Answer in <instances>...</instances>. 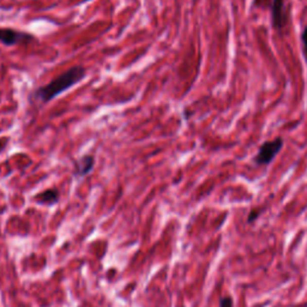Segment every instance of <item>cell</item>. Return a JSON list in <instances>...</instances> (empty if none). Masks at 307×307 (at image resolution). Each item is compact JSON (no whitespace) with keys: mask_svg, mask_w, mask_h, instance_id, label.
I'll return each instance as SVG.
<instances>
[{"mask_svg":"<svg viewBox=\"0 0 307 307\" xmlns=\"http://www.w3.org/2000/svg\"><path fill=\"white\" fill-rule=\"evenodd\" d=\"M220 307H233V300L232 297L226 296L221 300V305Z\"/></svg>","mask_w":307,"mask_h":307,"instance_id":"8","label":"cell"},{"mask_svg":"<svg viewBox=\"0 0 307 307\" xmlns=\"http://www.w3.org/2000/svg\"><path fill=\"white\" fill-rule=\"evenodd\" d=\"M301 41H302V46H303V54H305L306 60H307V27H305V29L302 30Z\"/></svg>","mask_w":307,"mask_h":307,"instance_id":"7","label":"cell"},{"mask_svg":"<svg viewBox=\"0 0 307 307\" xmlns=\"http://www.w3.org/2000/svg\"><path fill=\"white\" fill-rule=\"evenodd\" d=\"M288 22V6L286 0H274L271 5V23L276 30H282Z\"/></svg>","mask_w":307,"mask_h":307,"instance_id":"4","label":"cell"},{"mask_svg":"<svg viewBox=\"0 0 307 307\" xmlns=\"http://www.w3.org/2000/svg\"><path fill=\"white\" fill-rule=\"evenodd\" d=\"M283 146V139L277 137L271 142H265L263 145L259 146L257 155L254 156V162L259 166H265L273 162L276 155L281 151Z\"/></svg>","mask_w":307,"mask_h":307,"instance_id":"2","label":"cell"},{"mask_svg":"<svg viewBox=\"0 0 307 307\" xmlns=\"http://www.w3.org/2000/svg\"><path fill=\"white\" fill-rule=\"evenodd\" d=\"M86 75L85 69L83 66H73L71 69L67 70L63 75L58 76L53 81H50L48 84L40 86L35 91V98L38 101L47 104V102L52 101L57 96L63 94L64 91L69 90L72 86L78 84L82 79H84Z\"/></svg>","mask_w":307,"mask_h":307,"instance_id":"1","label":"cell"},{"mask_svg":"<svg viewBox=\"0 0 307 307\" xmlns=\"http://www.w3.org/2000/svg\"><path fill=\"white\" fill-rule=\"evenodd\" d=\"M95 165V158L92 155H84L75 161V177H85L92 171Z\"/></svg>","mask_w":307,"mask_h":307,"instance_id":"5","label":"cell"},{"mask_svg":"<svg viewBox=\"0 0 307 307\" xmlns=\"http://www.w3.org/2000/svg\"><path fill=\"white\" fill-rule=\"evenodd\" d=\"M36 200L38 203L52 206V204H56L59 200V192L56 188H49V190H46L42 193L37 194Z\"/></svg>","mask_w":307,"mask_h":307,"instance_id":"6","label":"cell"},{"mask_svg":"<svg viewBox=\"0 0 307 307\" xmlns=\"http://www.w3.org/2000/svg\"><path fill=\"white\" fill-rule=\"evenodd\" d=\"M31 40H34V36L29 33H24V31H19L11 28H0V42L8 47L15 46V44L18 43L29 42Z\"/></svg>","mask_w":307,"mask_h":307,"instance_id":"3","label":"cell"}]
</instances>
